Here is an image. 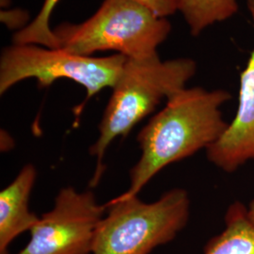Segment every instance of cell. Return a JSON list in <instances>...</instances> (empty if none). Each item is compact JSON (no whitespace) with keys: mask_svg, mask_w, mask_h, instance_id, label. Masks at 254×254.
Listing matches in <instances>:
<instances>
[{"mask_svg":"<svg viewBox=\"0 0 254 254\" xmlns=\"http://www.w3.org/2000/svg\"><path fill=\"white\" fill-rule=\"evenodd\" d=\"M230 99L227 91L200 87L185 88L170 97L165 108L138 132L136 140L141 154L130 170L128 190L119 198L137 196L167 166L218 141L230 126L220 110Z\"/></svg>","mask_w":254,"mask_h":254,"instance_id":"cell-1","label":"cell"},{"mask_svg":"<svg viewBox=\"0 0 254 254\" xmlns=\"http://www.w3.org/2000/svg\"><path fill=\"white\" fill-rule=\"evenodd\" d=\"M196 70V63L189 58L162 61L155 54L127 59L101 119L98 138L90 148V154L96 158L92 187L102 177L105 154L113 140L128 136L164 99L185 89Z\"/></svg>","mask_w":254,"mask_h":254,"instance_id":"cell-2","label":"cell"},{"mask_svg":"<svg viewBox=\"0 0 254 254\" xmlns=\"http://www.w3.org/2000/svg\"><path fill=\"white\" fill-rule=\"evenodd\" d=\"M53 31L59 48L72 54L91 57L113 51L127 59H142L157 54L172 25L134 0H104L86 21L64 22Z\"/></svg>","mask_w":254,"mask_h":254,"instance_id":"cell-3","label":"cell"},{"mask_svg":"<svg viewBox=\"0 0 254 254\" xmlns=\"http://www.w3.org/2000/svg\"><path fill=\"white\" fill-rule=\"evenodd\" d=\"M106 204L92 254H150L172 242L190 218V200L184 189L167 191L153 202L134 196L115 197Z\"/></svg>","mask_w":254,"mask_h":254,"instance_id":"cell-4","label":"cell"},{"mask_svg":"<svg viewBox=\"0 0 254 254\" xmlns=\"http://www.w3.org/2000/svg\"><path fill=\"white\" fill-rule=\"evenodd\" d=\"M127 59L120 54L89 57L60 48L12 44L2 50L0 57V95L28 78L37 79L40 88L66 78L81 85L87 93L77 107L76 115H79L92 96L106 88H113Z\"/></svg>","mask_w":254,"mask_h":254,"instance_id":"cell-5","label":"cell"},{"mask_svg":"<svg viewBox=\"0 0 254 254\" xmlns=\"http://www.w3.org/2000/svg\"><path fill=\"white\" fill-rule=\"evenodd\" d=\"M107 213L92 190L62 189L54 206L31 228L27 246L15 254H92L96 229Z\"/></svg>","mask_w":254,"mask_h":254,"instance_id":"cell-6","label":"cell"},{"mask_svg":"<svg viewBox=\"0 0 254 254\" xmlns=\"http://www.w3.org/2000/svg\"><path fill=\"white\" fill-rule=\"evenodd\" d=\"M254 28V0H247ZM211 163L228 173L254 160V48L240 75L238 108L226 132L205 150Z\"/></svg>","mask_w":254,"mask_h":254,"instance_id":"cell-7","label":"cell"},{"mask_svg":"<svg viewBox=\"0 0 254 254\" xmlns=\"http://www.w3.org/2000/svg\"><path fill=\"white\" fill-rule=\"evenodd\" d=\"M36 178L35 166L27 164L0 192V254H9L13 240L30 231L39 219L29 210V198Z\"/></svg>","mask_w":254,"mask_h":254,"instance_id":"cell-8","label":"cell"},{"mask_svg":"<svg viewBox=\"0 0 254 254\" xmlns=\"http://www.w3.org/2000/svg\"><path fill=\"white\" fill-rule=\"evenodd\" d=\"M225 224L222 233L209 240L204 254H254V223L243 203L230 205Z\"/></svg>","mask_w":254,"mask_h":254,"instance_id":"cell-9","label":"cell"},{"mask_svg":"<svg viewBox=\"0 0 254 254\" xmlns=\"http://www.w3.org/2000/svg\"><path fill=\"white\" fill-rule=\"evenodd\" d=\"M177 4L194 37L210 26L233 17L238 11L236 0H177Z\"/></svg>","mask_w":254,"mask_h":254,"instance_id":"cell-10","label":"cell"},{"mask_svg":"<svg viewBox=\"0 0 254 254\" xmlns=\"http://www.w3.org/2000/svg\"><path fill=\"white\" fill-rule=\"evenodd\" d=\"M60 0H45L41 10L27 27L16 31L12 36V44L38 45L58 49L59 42L50 27V18Z\"/></svg>","mask_w":254,"mask_h":254,"instance_id":"cell-11","label":"cell"},{"mask_svg":"<svg viewBox=\"0 0 254 254\" xmlns=\"http://www.w3.org/2000/svg\"><path fill=\"white\" fill-rule=\"evenodd\" d=\"M159 18H167L178 10L177 0H134Z\"/></svg>","mask_w":254,"mask_h":254,"instance_id":"cell-12","label":"cell"},{"mask_svg":"<svg viewBox=\"0 0 254 254\" xmlns=\"http://www.w3.org/2000/svg\"><path fill=\"white\" fill-rule=\"evenodd\" d=\"M1 22L5 24L9 29H16L17 31L25 28L29 22L28 12L21 9L1 10Z\"/></svg>","mask_w":254,"mask_h":254,"instance_id":"cell-13","label":"cell"},{"mask_svg":"<svg viewBox=\"0 0 254 254\" xmlns=\"http://www.w3.org/2000/svg\"><path fill=\"white\" fill-rule=\"evenodd\" d=\"M248 215L250 219L254 223V200L250 203V206L248 208Z\"/></svg>","mask_w":254,"mask_h":254,"instance_id":"cell-14","label":"cell"},{"mask_svg":"<svg viewBox=\"0 0 254 254\" xmlns=\"http://www.w3.org/2000/svg\"><path fill=\"white\" fill-rule=\"evenodd\" d=\"M8 3H10V0H1V7L2 8H4V7L6 8Z\"/></svg>","mask_w":254,"mask_h":254,"instance_id":"cell-15","label":"cell"}]
</instances>
